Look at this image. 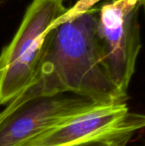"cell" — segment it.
<instances>
[{
  "label": "cell",
  "instance_id": "cell-1",
  "mask_svg": "<svg viewBox=\"0 0 145 146\" xmlns=\"http://www.w3.org/2000/svg\"><path fill=\"white\" fill-rule=\"evenodd\" d=\"M97 16L98 9L93 8L49 31L35 80L41 94L70 92L97 104L126 101L103 63Z\"/></svg>",
  "mask_w": 145,
  "mask_h": 146
},
{
  "label": "cell",
  "instance_id": "cell-2",
  "mask_svg": "<svg viewBox=\"0 0 145 146\" xmlns=\"http://www.w3.org/2000/svg\"><path fill=\"white\" fill-rule=\"evenodd\" d=\"M64 0H32L11 42L0 54V105L8 104L37 77L45 38L66 8Z\"/></svg>",
  "mask_w": 145,
  "mask_h": 146
},
{
  "label": "cell",
  "instance_id": "cell-3",
  "mask_svg": "<svg viewBox=\"0 0 145 146\" xmlns=\"http://www.w3.org/2000/svg\"><path fill=\"white\" fill-rule=\"evenodd\" d=\"M73 93L43 95L36 80L0 112V146H21L41 132L94 107Z\"/></svg>",
  "mask_w": 145,
  "mask_h": 146
},
{
  "label": "cell",
  "instance_id": "cell-4",
  "mask_svg": "<svg viewBox=\"0 0 145 146\" xmlns=\"http://www.w3.org/2000/svg\"><path fill=\"white\" fill-rule=\"evenodd\" d=\"M141 1L111 0L98 9L96 33L103 63L112 83L126 97L141 49Z\"/></svg>",
  "mask_w": 145,
  "mask_h": 146
},
{
  "label": "cell",
  "instance_id": "cell-5",
  "mask_svg": "<svg viewBox=\"0 0 145 146\" xmlns=\"http://www.w3.org/2000/svg\"><path fill=\"white\" fill-rule=\"evenodd\" d=\"M145 128V114L131 112L126 103L97 104L89 110L41 132L21 146H74Z\"/></svg>",
  "mask_w": 145,
  "mask_h": 146
},
{
  "label": "cell",
  "instance_id": "cell-6",
  "mask_svg": "<svg viewBox=\"0 0 145 146\" xmlns=\"http://www.w3.org/2000/svg\"><path fill=\"white\" fill-rule=\"evenodd\" d=\"M102 0H78L70 9H66V11L59 16L50 27L49 31L55 28L58 25L69 21L76 17H79L86 12L90 11L94 8V6Z\"/></svg>",
  "mask_w": 145,
  "mask_h": 146
},
{
  "label": "cell",
  "instance_id": "cell-7",
  "mask_svg": "<svg viewBox=\"0 0 145 146\" xmlns=\"http://www.w3.org/2000/svg\"><path fill=\"white\" fill-rule=\"evenodd\" d=\"M133 136L134 134L132 133L120 134L84 142L74 146H126Z\"/></svg>",
  "mask_w": 145,
  "mask_h": 146
},
{
  "label": "cell",
  "instance_id": "cell-8",
  "mask_svg": "<svg viewBox=\"0 0 145 146\" xmlns=\"http://www.w3.org/2000/svg\"><path fill=\"white\" fill-rule=\"evenodd\" d=\"M141 6L144 7V13H145V0H142L141 1Z\"/></svg>",
  "mask_w": 145,
  "mask_h": 146
}]
</instances>
